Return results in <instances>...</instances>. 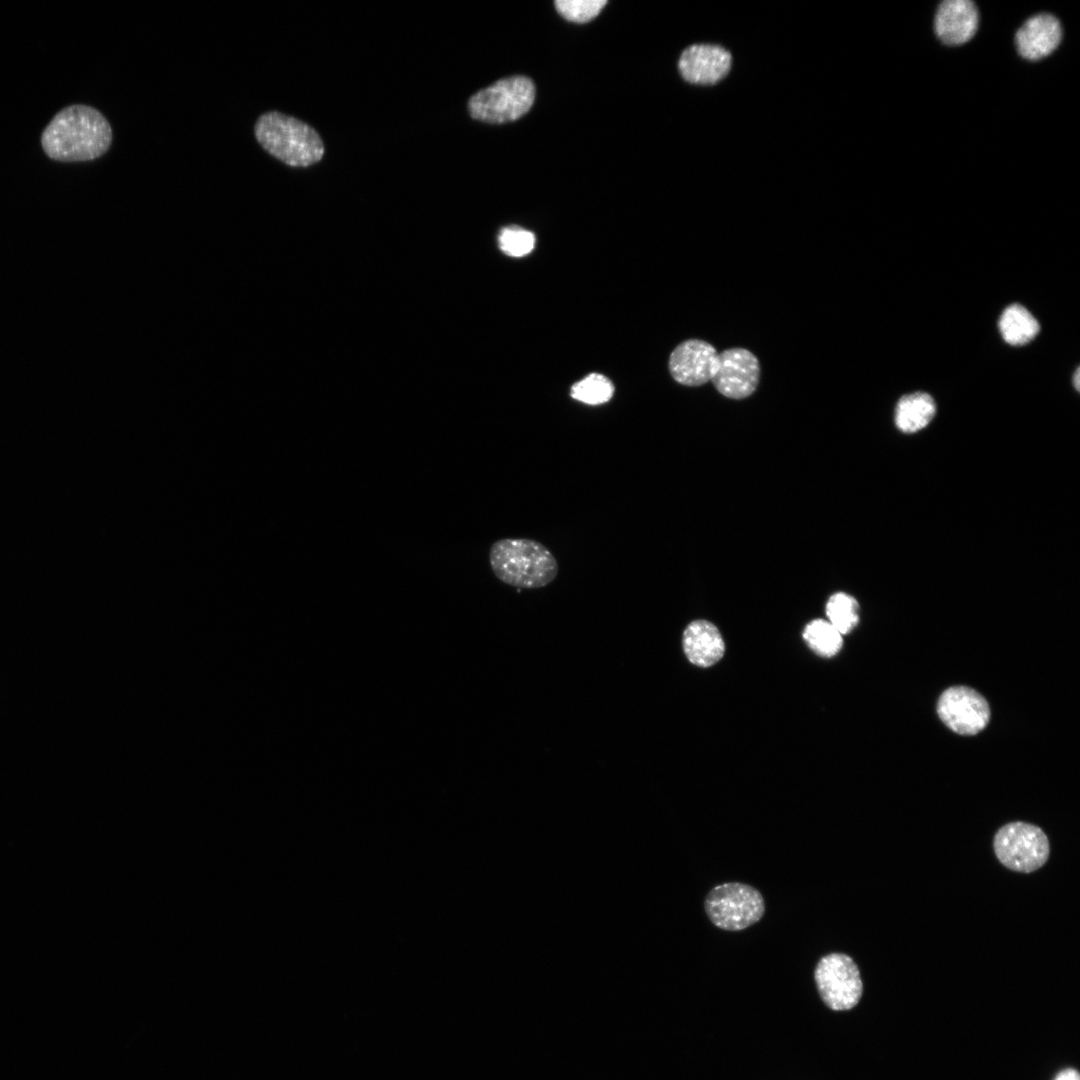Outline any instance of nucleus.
<instances>
[{"label":"nucleus","mask_w":1080,"mask_h":1080,"mask_svg":"<svg viewBox=\"0 0 1080 1080\" xmlns=\"http://www.w3.org/2000/svg\"><path fill=\"white\" fill-rule=\"evenodd\" d=\"M821 1000L833 1011L854 1008L863 994L860 970L852 957L832 952L821 957L814 969Z\"/></svg>","instance_id":"nucleus-7"},{"label":"nucleus","mask_w":1080,"mask_h":1080,"mask_svg":"<svg viewBox=\"0 0 1080 1080\" xmlns=\"http://www.w3.org/2000/svg\"><path fill=\"white\" fill-rule=\"evenodd\" d=\"M803 638L808 646L818 655L831 657L842 647V635L829 622L815 619L809 622L803 631Z\"/></svg>","instance_id":"nucleus-17"},{"label":"nucleus","mask_w":1080,"mask_h":1080,"mask_svg":"<svg viewBox=\"0 0 1080 1080\" xmlns=\"http://www.w3.org/2000/svg\"><path fill=\"white\" fill-rule=\"evenodd\" d=\"M997 859L1006 868L1020 873H1031L1048 860L1050 844L1045 832L1038 826L1015 821L998 829L993 839Z\"/></svg>","instance_id":"nucleus-6"},{"label":"nucleus","mask_w":1080,"mask_h":1080,"mask_svg":"<svg viewBox=\"0 0 1080 1080\" xmlns=\"http://www.w3.org/2000/svg\"><path fill=\"white\" fill-rule=\"evenodd\" d=\"M704 910L713 925L735 932L759 922L766 906L761 892L755 887L742 882H727L709 890Z\"/></svg>","instance_id":"nucleus-4"},{"label":"nucleus","mask_w":1080,"mask_h":1080,"mask_svg":"<svg viewBox=\"0 0 1080 1080\" xmlns=\"http://www.w3.org/2000/svg\"><path fill=\"white\" fill-rule=\"evenodd\" d=\"M979 13L971 0H944L940 2L934 17V31L945 45L959 46L976 34Z\"/></svg>","instance_id":"nucleus-12"},{"label":"nucleus","mask_w":1080,"mask_h":1080,"mask_svg":"<svg viewBox=\"0 0 1080 1080\" xmlns=\"http://www.w3.org/2000/svg\"><path fill=\"white\" fill-rule=\"evenodd\" d=\"M717 351L712 344L701 339H688L671 352L668 367L672 378L685 386H701L711 381L714 374Z\"/></svg>","instance_id":"nucleus-10"},{"label":"nucleus","mask_w":1080,"mask_h":1080,"mask_svg":"<svg viewBox=\"0 0 1080 1080\" xmlns=\"http://www.w3.org/2000/svg\"><path fill=\"white\" fill-rule=\"evenodd\" d=\"M938 715L954 732L974 735L985 728L990 718L986 699L972 688L955 686L945 690L938 700Z\"/></svg>","instance_id":"nucleus-9"},{"label":"nucleus","mask_w":1080,"mask_h":1080,"mask_svg":"<svg viewBox=\"0 0 1080 1080\" xmlns=\"http://www.w3.org/2000/svg\"><path fill=\"white\" fill-rule=\"evenodd\" d=\"M489 562L494 575L517 588L537 589L550 584L558 574V563L542 543L528 538H503L490 547Z\"/></svg>","instance_id":"nucleus-2"},{"label":"nucleus","mask_w":1080,"mask_h":1080,"mask_svg":"<svg viewBox=\"0 0 1080 1080\" xmlns=\"http://www.w3.org/2000/svg\"><path fill=\"white\" fill-rule=\"evenodd\" d=\"M936 404L931 395L914 392L901 397L895 409V424L904 433L924 429L934 418Z\"/></svg>","instance_id":"nucleus-15"},{"label":"nucleus","mask_w":1080,"mask_h":1080,"mask_svg":"<svg viewBox=\"0 0 1080 1080\" xmlns=\"http://www.w3.org/2000/svg\"><path fill=\"white\" fill-rule=\"evenodd\" d=\"M759 378L757 357L745 348L735 347L718 353L711 381L723 396L740 400L755 392Z\"/></svg>","instance_id":"nucleus-8"},{"label":"nucleus","mask_w":1080,"mask_h":1080,"mask_svg":"<svg viewBox=\"0 0 1080 1080\" xmlns=\"http://www.w3.org/2000/svg\"><path fill=\"white\" fill-rule=\"evenodd\" d=\"M1079 378H1080L1079 368H1077V370L1075 371V374H1074V386H1075V388L1077 390H1079V384H1080Z\"/></svg>","instance_id":"nucleus-23"},{"label":"nucleus","mask_w":1080,"mask_h":1080,"mask_svg":"<svg viewBox=\"0 0 1080 1080\" xmlns=\"http://www.w3.org/2000/svg\"><path fill=\"white\" fill-rule=\"evenodd\" d=\"M112 140L108 120L85 104H72L57 112L41 134L45 154L60 162L95 160L109 150Z\"/></svg>","instance_id":"nucleus-1"},{"label":"nucleus","mask_w":1080,"mask_h":1080,"mask_svg":"<svg viewBox=\"0 0 1080 1080\" xmlns=\"http://www.w3.org/2000/svg\"><path fill=\"white\" fill-rule=\"evenodd\" d=\"M731 67V54L723 47L713 44H694L681 54L678 68L688 82L712 85L722 80Z\"/></svg>","instance_id":"nucleus-11"},{"label":"nucleus","mask_w":1080,"mask_h":1080,"mask_svg":"<svg viewBox=\"0 0 1080 1080\" xmlns=\"http://www.w3.org/2000/svg\"><path fill=\"white\" fill-rule=\"evenodd\" d=\"M607 4L606 0H556L558 12L567 20L587 22L594 18Z\"/></svg>","instance_id":"nucleus-21"},{"label":"nucleus","mask_w":1080,"mask_h":1080,"mask_svg":"<svg viewBox=\"0 0 1080 1080\" xmlns=\"http://www.w3.org/2000/svg\"><path fill=\"white\" fill-rule=\"evenodd\" d=\"M682 647L687 659L699 667L714 665L725 651L719 630L706 620H695L687 625L682 636Z\"/></svg>","instance_id":"nucleus-14"},{"label":"nucleus","mask_w":1080,"mask_h":1080,"mask_svg":"<svg viewBox=\"0 0 1080 1080\" xmlns=\"http://www.w3.org/2000/svg\"><path fill=\"white\" fill-rule=\"evenodd\" d=\"M535 86L526 76L502 78L473 94L468 110L474 119L488 123L514 121L531 108Z\"/></svg>","instance_id":"nucleus-5"},{"label":"nucleus","mask_w":1080,"mask_h":1080,"mask_svg":"<svg viewBox=\"0 0 1080 1080\" xmlns=\"http://www.w3.org/2000/svg\"><path fill=\"white\" fill-rule=\"evenodd\" d=\"M614 390L613 383L607 377L592 373L572 385L570 396L587 405H600L612 398Z\"/></svg>","instance_id":"nucleus-19"},{"label":"nucleus","mask_w":1080,"mask_h":1080,"mask_svg":"<svg viewBox=\"0 0 1080 1080\" xmlns=\"http://www.w3.org/2000/svg\"><path fill=\"white\" fill-rule=\"evenodd\" d=\"M1061 40V24L1056 16L1049 13L1029 17L1015 35L1017 51L1028 61H1038L1049 56Z\"/></svg>","instance_id":"nucleus-13"},{"label":"nucleus","mask_w":1080,"mask_h":1080,"mask_svg":"<svg viewBox=\"0 0 1080 1080\" xmlns=\"http://www.w3.org/2000/svg\"><path fill=\"white\" fill-rule=\"evenodd\" d=\"M254 135L266 152L288 166H310L324 154L322 139L314 128L278 111L261 114Z\"/></svg>","instance_id":"nucleus-3"},{"label":"nucleus","mask_w":1080,"mask_h":1080,"mask_svg":"<svg viewBox=\"0 0 1080 1080\" xmlns=\"http://www.w3.org/2000/svg\"><path fill=\"white\" fill-rule=\"evenodd\" d=\"M498 245L506 255L522 257L533 250L535 236L531 231L517 225H510L501 229L498 235Z\"/></svg>","instance_id":"nucleus-20"},{"label":"nucleus","mask_w":1080,"mask_h":1080,"mask_svg":"<svg viewBox=\"0 0 1080 1080\" xmlns=\"http://www.w3.org/2000/svg\"><path fill=\"white\" fill-rule=\"evenodd\" d=\"M1055 1080H1080V1076L1076 1070L1070 1068L1061 1071Z\"/></svg>","instance_id":"nucleus-22"},{"label":"nucleus","mask_w":1080,"mask_h":1080,"mask_svg":"<svg viewBox=\"0 0 1080 1080\" xmlns=\"http://www.w3.org/2000/svg\"><path fill=\"white\" fill-rule=\"evenodd\" d=\"M826 615L841 635L849 633L859 621L858 602L844 592H837L826 604Z\"/></svg>","instance_id":"nucleus-18"},{"label":"nucleus","mask_w":1080,"mask_h":1080,"mask_svg":"<svg viewBox=\"0 0 1080 1080\" xmlns=\"http://www.w3.org/2000/svg\"><path fill=\"white\" fill-rule=\"evenodd\" d=\"M999 330L1006 343L1019 346L1032 341L1039 333L1040 325L1028 309L1014 303L1002 312Z\"/></svg>","instance_id":"nucleus-16"}]
</instances>
